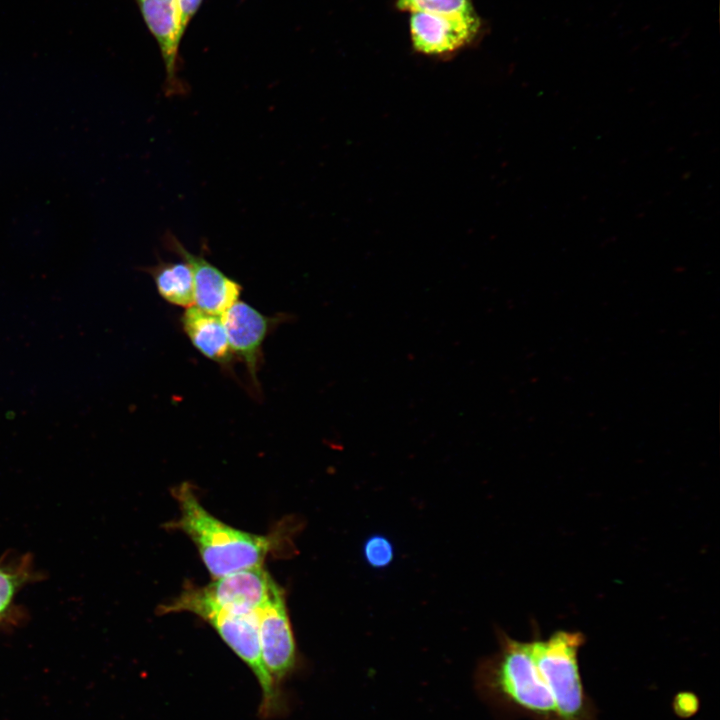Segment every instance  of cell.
<instances>
[{
    "mask_svg": "<svg viewBox=\"0 0 720 720\" xmlns=\"http://www.w3.org/2000/svg\"><path fill=\"white\" fill-rule=\"evenodd\" d=\"M499 648L478 663L474 687L504 719L557 720L555 704L532 652L531 641L500 632Z\"/></svg>",
    "mask_w": 720,
    "mask_h": 720,
    "instance_id": "1",
    "label": "cell"
},
{
    "mask_svg": "<svg viewBox=\"0 0 720 720\" xmlns=\"http://www.w3.org/2000/svg\"><path fill=\"white\" fill-rule=\"evenodd\" d=\"M173 496L179 504L180 516L169 526L181 530L193 541L214 579L262 567L272 549V537L236 529L214 517L187 482L175 487Z\"/></svg>",
    "mask_w": 720,
    "mask_h": 720,
    "instance_id": "2",
    "label": "cell"
},
{
    "mask_svg": "<svg viewBox=\"0 0 720 720\" xmlns=\"http://www.w3.org/2000/svg\"><path fill=\"white\" fill-rule=\"evenodd\" d=\"M162 614L191 612L207 621L223 641L251 669L261 688L259 713L263 718L279 715L286 707L281 687L277 686L262 660L257 611L232 613L203 598L195 587L185 589L178 597L159 608Z\"/></svg>",
    "mask_w": 720,
    "mask_h": 720,
    "instance_id": "3",
    "label": "cell"
},
{
    "mask_svg": "<svg viewBox=\"0 0 720 720\" xmlns=\"http://www.w3.org/2000/svg\"><path fill=\"white\" fill-rule=\"evenodd\" d=\"M581 632L558 630L546 639L531 640L536 664L552 695L557 720H597V709L587 694L578 662L584 644Z\"/></svg>",
    "mask_w": 720,
    "mask_h": 720,
    "instance_id": "4",
    "label": "cell"
},
{
    "mask_svg": "<svg viewBox=\"0 0 720 720\" xmlns=\"http://www.w3.org/2000/svg\"><path fill=\"white\" fill-rule=\"evenodd\" d=\"M257 614L262 660L275 684L281 687L299 662L284 593L277 583Z\"/></svg>",
    "mask_w": 720,
    "mask_h": 720,
    "instance_id": "5",
    "label": "cell"
},
{
    "mask_svg": "<svg viewBox=\"0 0 720 720\" xmlns=\"http://www.w3.org/2000/svg\"><path fill=\"white\" fill-rule=\"evenodd\" d=\"M482 23L476 12L439 15L410 13V35L416 51L429 56H447L475 40Z\"/></svg>",
    "mask_w": 720,
    "mask_h": 720,
    "instance_id": "6",
    "label": "cell"
},
{
    "mask_svg": "<svg viewBox=\"0 0 720 720\" xmlns=\"http://www.w3.org/2000/svg\"><path fill=\"white\" fill-rule=\"evenodd\" d=\"M165 247L178 255L191 268L194 305L215 315H222L239 300L241 285L227 276L202 255L189 252L171 232L164 237Z\"/></svg>",
    "mask_w": 720,
    "mask_h": 720,
    "instance_id": "7",
    "label": "cell"
},
{
    "mask_svg": "<svg viewBox=\"0 0 720 720\" xmlns=\"http://www.w3.org/2000/svg\"><path fill=\"white\" fill-rule=\"evenodd\" d=\"M135 1L160 49L166 73V95H183L186 87L178 76V70L179 45L184 34L180 26L178 0Z\"/></svg>",
    "mask_w": 720,
    "mask_h": 720,
    "instance_id": "8",
    "label": "cell"
},
{
    "mask_svg": "<svg viewBox=\"0 0 720 720\" xmlns=\"http://www.w3.org/2000/svg\"><path fill=\"white\" fill-rule=\"evenodd\" d=\"M276 582L263 567L240 570L219 578L196 591L215 606L232 613L257 611L268 599Z\"/></svg>",
    "mask_w": 720,
    "mask_h": 720,
    "instance_id": "9",
    "label": "cell"
},
{
    "mask_svg": "<svg viewBox=\"0 0 720 720\" xmlns=\"http://www.w3.org/2000/svg\"><path fill=\"white\" fill-rule=\"evenodd\" d=\"M221 319L233 354L245 363L252 381L258 386L262 345L275 320L241 300L232 304Z\"/></svg>",
    "mask_w": 720,
    "mask_h": 720,
    "instance_id": "10",
    "label": "cell"
},
{
    "mask_svg": "<svg viewBox=\"0 0 720 720\" xmlns=\"http://www.w3.org/2000/svg\"><path fill=\"white\" fill-rule=\"evenodd\" d=\"M181 323L192 345L201 354L221 366L231 365L234 354L220 315L208 313L193 305L186 308Z\"/></svg>",
    "mask_w": 720,
    "mask_h": 720,
    "instance_id": "11",
    "label": "cell"
},
{
    "mask_svg": "<svg viewBox=\"0 0 720 720\" xmlns=\"http://www.w3.org/2000/svg\"><path fill=\"white\" fill-rule=\"evenodd\" d=\"M41 576L30 554L7 553L0 558V627L14 625L23 618L22 609L16 605L17 596Z\"/></svg>",
    "mask_w": 720,
    "mask_h": 720,
    "instance_id": "12",
    "label": "cell"
},
{
    "mask_svg": "<svg viewBox=\"0 0 720 720\" xmlns=\"http://www.w3.org/2000/svg\"><path fill=\"white\" fill-rule=\"evenodd\" d=\"M152 276L159 295L170 304L188 308L194 305V285L190 266L183 260L145 268Z\"/></svg>",
    "mask_w": 720,
    "mask_h": 720,
    "instance_id": "13",
    "label": "cell"
},
{
    "mask_svg": "<svg viewBox=\"0 0 720 720\" xmlns=\"http://www.w3.org/2000/svg\"><path fill=\"white\" fill-rule=\"evenodd\" d=\"M396 7L409 13L423 12L439 15L475 12L472 0H397Z\"/></svg>",
    "mask_w": 720,
    "mask_h": 720,
    "instance_id": "14",
    "label": "cell"
},
{
    "mask_svg": "<svg viewBox=\"0 0 720 720\" xmlns=\"http://www.w3.org/2000/svg\"><path fill=\"white\" fill-rule=\"evenodd\" d=\"M366 560L375 567L386 566L393 557L391 543L382 536L370 538L364 548Z\"/></svg>",
    "mask_w": 720,
    "mask_h": 720,
    "instance_id": "15",
    "label": "cell"
},
{
    "mask_svg": "<svg viewBox=\"0 0 720 720\" xmlns=\"http://www.w3.org/2000/svg\"><path fill=\"white\" fill-rule=\"evenodd\" d=\"M203 0H178L181 31L185 34L191 19L198 11Z\"/></svg>",
    "mask_w": 720,
    "mask_h": 720,
    "instance_id": "16",
    "label": "cell"
},
{
    "mask_svg": "<svg viewBox=\"0 0 720 720\" xmlns=\"http://www.w3.org/2000/svg\"><path fill=\"white\" fill-rule=\"evenodd\" d=\"M696 704L694 696H688V694L681 695L678 702L679 709H677V711L690 715L689 712L693 713L695 711Z\"/></svg>",
    "mask_w": 720,
    "mask_h": 720,
    "instance_id": "17",
    "label": "cell"
}]
</instances>
